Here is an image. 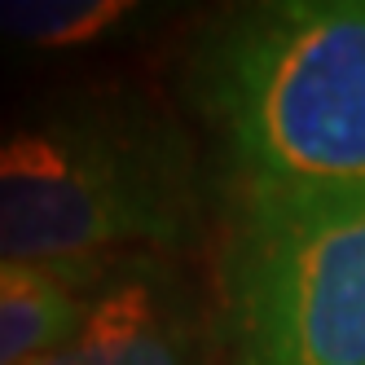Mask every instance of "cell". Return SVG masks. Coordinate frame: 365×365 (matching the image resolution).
Listing matches in <instances>:
<instances>
[{"mask_svg":"<svg viewBox=\"0 0 365 365\" xmlns=\"http://www.w3.org/2000/svg\"><path fill=\"white\" fill-rule=\"evenodd\" d=\"M80 312L75 273L0 264V365H31L75 330Z\"/></svg>","mask_w":365,"mask_h":365,"instance_id":"obj_5","label":"cell"},{"mask_svg":"<svg viewBox=\"0 0 365 365\" xmlns=\"http://www.w3.org/2000/svg\"><path fill=\"white\" fill-rule=\"evenodd\" d=\"M31 365H190V330L168 286L133 273L84 299L75 330Z\"/></svg>","mask_w":365,"mask_h":365,"instance_id":"obj_4","label":"cell"},{"mask_svg":"<svg viewBox=\"0 0 365 365\" xmlns=\"http://www.w3.org/2000/svg\"><path fill=\"white\" fill-rule=\"evenodd\" d=\"M225 308L233 365H365V190H242Z\"/></svg>","mask_w":365,"mask_h":365,"instance_id":"obj_3","label":"cell"},{"mask_svg":"<svg viewBox=\"0 0 365 365\" xmlns=\"http://www.w3.org/2000/svg\"><path fill=\"white\" fill-rule=\"evenodd\" d=\"M137 14L133 0H0V36L36 53H71L110 40Z\"/></svg>","mask_w":365,"mask_h":365,"instance_id":"obj_6","label":"cell"},{"mask_svg":"<svg viewBox=\"0 0 365 365\" xmlns=\"http://www.w3.org/2000/svg\"><path fill=\"white\" fill-rule=\"evenodd\" d=\"M190 168L159 123L84 110L0 133V264L80 277L190 229Z\"/></svg>","mask_w":365,"mask_h":365,"instance_id":"obj_2","label":"cell"},{"mask_svg":"<svg viewBox=\"0 0 365 365\" xmlns=\"http://www.w3.org/2000/svg\"><path fill=\"white\" fill-rule=\"evenodd\" d=\"M242 190H365V0L242 9L202 58Z\"/></svg>","mask_w":365,"mask_h":365,"instance_id":"obj_1","label":"cell"}]
</instances>
